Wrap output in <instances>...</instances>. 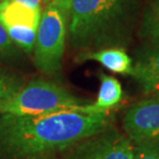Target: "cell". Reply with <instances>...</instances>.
<instances>
[{
	"label": "cell",
	"instance_id": "6da1fadb",
	"mask_svg": "<svg viewBox=\"0 0 159 159\" xmlns=\"http://www.w3.org/2000/svg\"><path fill=\"white\" fill-rule=\"evenodd\" d=\"M112 125L110 112L79 109L37 116L0 114V159H27L65 151Z\"/></svg>",
	"mask_w": 159,
	"mask_h": 159
},
{
	"label": "cell",
	"instance_id": "7a4b0ae2",
	"mask_svg": "<svg viewBox=\"0 0 159 159\" xmlns=\"http://www.w3.org/2000/svg\"><path fill=\"white\" fill-rule=\"evenodd\" d=\"M141 12L139 0H71L69 43L80 52L124 49L132 41Z\"/></svg>",
	"mask_w": 159,
	"mask_h": 159
},
{
	"label": "cell",
	"instance_id": "3957f363",
	"mask_svg": "<svg viewBox=\"0 0 159 159\" xmlns=\"http://www.w3.org/2000/svg\"><path fill=\"white\" fill-rule=\"evenodd\" d=\"M89 104L57 83L36 79L0 103V114L37 116L79 109Z\"/></svg>",
	"mask_w": 159,
	"mask_h": 159
},
{
	"label": "cell",
	"instance_id": "277c9868",
	"mask_svg": "<svg viewBox=\"0 0 159 159\" xmlns=\"http://www.w3.org/2000/svg\"><path fill=\"white\" fill-rule=\"evenodd\" d=\"M68 17L52 3L41 14L34 43V64L48 75L61 72Z\"/></svg>",
	"mask_w": 159,
	"mask_h": 159
},
{
	"label": "cell",
	"instance_id": "5b68a950",
	"mask_svg": "<svg viewBox=\"0 0 159 159\" xmlns=\"http://www.w3.org/2000/svg\"><path fill=\"white\" fill-rule=\"evenodd\" d=\"M64 152L63 159H133L134 144L111 125Z\"/></svg>",
	"mask_w": 159,
	"mask_h": 159
},
{
	"label": "cell",
	"instance_id": "8992f818",
	"mask_svg": "<svg viewBox=\"0 0 159 159\" xmlns=\"http://www.w3.org/2000/svg\"><path fill=\"white\" fill-rule=\"evenodd\" d=\"M40 17V9L28 7L14 0L0 2V23L11 39L27 54L33 51Z\"/></svg>",
	"mask_w": 159,
	"mask_h": 159
},
{
	"label": "cell",
	"instance_id": "52a82bcc",
	"mask_svg": "<svg viewBox=\"0 0 159 159\" xmlns=\"http://www.w3.org/2000/svg\"><path fill=\"white\" fill-rule=\"evenodd\" d=\"M122 128L134 145L159 144V100L148 98L130 107L123 116Z\"/></svg>",
	"mask_w": 159,
	"mask_h": 159
},
{
	"label": "cell",
	"instance_id": "ba28073f",
	"mask_svg": "<svg viewBox=\"0 0 159 159\" xmlns=\"http://www.w3.org/2000/svg\"><path fill=\"white\" fill-rule=\"evenodd\" d=\"M131 77L148 94L159 85V43H146L134 53Z\"/></svg>",
	"mask_w": 159,
	"mask_h": 159
},
{
	"label": "cell",
	"instance_id": "9c48e42d",
	"mask_svg": "<svg viewBox=\"0 0 159 159\" xmlns=\"http://www.w3.org/2000/svg\"><path fill=\"white\" fill-rule=\"evenodd\" d=\"M79 62L91 60L96 61L112 72L131 77L133 60L123 48H107L97 51L80 52L77 56Z\"/></svg>",
	"mask_w": 159,
	"mask_h": 159
},
{
	"label": "cell",
	"instance_id": "30bf717a",
	"mask_svg": "<svg viewBox=\"0 0 159 159\" xmlns=\"http://www.w3.org/2000/svg\"><path fill=\"white\" fill-rule=\"evenodd\" d=\"M100 81L99 90L95 102L90 103L92 109L102 112H110L115 107L123 97V89L121 83L115 77L100 71L98 74Z\"/></svg>",
	"mask_w": 159,
	"mask_h": 159
},
{
	"label": "cell",
	"instance_id": "8fae6325",
	"mask_svg": "<svg viewBox=\"0 0 159 159\" xmlns=\"http://www.w3.org/2000/svg\"><path fill=\"white\" fill-rule=\"evenodd\" d=\"M138 33L146 43H159V0H147L141 12Z\"/></svg>",
	"mask_w": 159,
	"mask_h": 159
},
{
	"label": "cell",
	"instance_id": "7c38bea8",
	"mask_svg": "<svg viewBox=\"0 0 159 159\" xmlns=\"http://www.w3.org/2000/svg\"><path fill=\"white\" fill-rule=\"evenodd\" d=\"M23 86V79L0 68V103L20 91Z\"/></svg>",
	"mask_w": 159,
	"mask_h": 159
},
{
	"label": "cell",
	"instance_id": "4fadbf2b",
	"mask_svg": "<svg viewBox=\"0 0 159 159\" xmlns=\"http://www.w3.org/2000/svg\"><path fill=\"white\" fill-rule=\"evenodd\" d=\"M21 49L11 39L0 23V63L16 61L22 55Z\"/></svg>",
	"mask_w": 159,
	"mask_h": 159
},
{
	"label": "cell",
	"instance_id": "5bb4252c",
	"mask_svg": "<svg viewBox=\"0 0 159 159\" xmlns=\"http://www.w3.org/2000/svg\"><path fill=\"white\" fill-rule=\"evenodd\" d=\"M133 159H159V144L134 145Z\"/></svg>",
	"mask_w": 159,
	"mask_h": 159
},
{
	"label": "cell",
	"instance_id": "9a60e30c",
	"mask_svg": "<svg viewBox=\"0 0 159 159\" xmlns=\"http://www.w3.org/2000/svg\"><path fill=\"white\" fill-rule=\"evenodd\" d=\"M51 3L54 4L55 6H57L60 11H62L68 17L69 9H70V4H71V0H52Z\"/></svg>",
	"mask_w": 159,
	"mask_h": 159
},
{
	"label": "cell",
	"instance_id": "2e32d148",
	"mask_svg": "<svg viewBox=\"0 0 159 159\" xmlns=\"http://www.w3.org/2000/svg\"><path fill=\"white\" fill-rule=\"evenodd\" d=\"M17 1L21 4H24L31 8H35V9H40V1L41 0H14Z\"/></svg>",
	"mask_w": 159,
	"mask_h": 159
},
{
	"label": "cell",
	"instance_id": "e0dca14e",
	"mask_svg": "<svg viewBox=\"0 0 159 159\" xmlns=\"http://www.w3.org/2000/svg\"><path fill=\"white\" fill-rule=\"evenodd\" d=\"M147 95H149V96H150L149 98H153V99L159 100V85L156 86L155 88L152 89V90L149 92Z\"/></svg>",
	"mask_w": 159,
	"mask_h": 159
},
{
	"label": "cell",
	"instance_id": "ac0fdd59",
	"mask_svg": "<svg viewBox=\"0 0 159 159\" xmlns=\"http://www.w3.org/2000/svg\"><path fill=\"white\" fill-rule=\"evenodd\" d=\"M27 159H57L55 157V154L52 155H43V156H36V157H31Z\"/></svg>",
	"mask_w": 159,
	"mask_h": 159
},
{
	"label": "cell",
	"instance_id": "d6986e66",
	"mask_svg": "<svg viewBox=\"0 0 159 159\" xmlns=\"http://www.w3.org/2000/svg\"><path fill=\"white\" fill-rule=\"evenodd\" d=\"M43 1H44V2H49V1H52V0H43Z\"/></svg>",
	"mask_w": 159,
	"mask_h": 159
},
{
	"label": "cell",
	"instance_id": "ffe728a7",
	"mask_svg": "<svg viewBox=\"0 0 159 159\" xmlns=\"http://www.w3.org/2000/svg\"><path fill=\"white\" fill-rule=\"evenodd\" d=\"M1 1H3V0H0V2H1Z\"/></svg>",
	"mask_w": 159,
	"mask_h": 159
}]
</instances>
